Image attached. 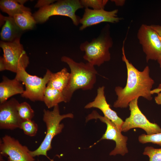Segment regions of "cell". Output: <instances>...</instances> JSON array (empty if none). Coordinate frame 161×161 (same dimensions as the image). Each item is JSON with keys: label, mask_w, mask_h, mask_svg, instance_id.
<instances>
[{"label": "cell", "mask_w": 161, "mask_h": 161, "mask_svg": "<svg viewBox=\"0 0 161 161\" xmlns=\"http://www.w3.org/2000/svg\"><path fill=\"white\" fill-rule=\"evenodd\" d=\"M43 113V120L46 126V135L39 147L34 151H30V153L34 157L43 155L49 159L47 152L52 148V140L61 132L64 127V124L60 123L61 121L65 118H73L74 115L72 113L61 114L58 105L55 106L52 111L44 109Z\"/></svg>", "instance_id": "cell-3"}, {"label": "cell", "mask_w": 161, "mask_h": 161, "mask_svg": "<svg viewBox=\"0 0 161 161\" xmlns=\"http://www.w3.org/2000/svg\"><path fill=\"white\" fill-rule=\"evenodd\" d=\"M0 8L2 11L7 13L9 16L12 17L25 11H30V8L18 3L16 0H0Z\"/></svg>", "instance_id": "cell-19"}, {"label": "cell", "mask_w": 161, "mask_h": 161, "mask_svg": "<svg viewBox=\"0 0 161 161\" xmlns=\"http://www.w3.org/2000/svg\"><path fill=\"white\" fill-rule=\"evenodd\" d=\"M5 23L0 33L1 39L3 41L11 42L20 38L21 30L17 25L13 17L1 16Z\"/></svg>", "instance_id": "cell-16"}, {"label": "cell", "mask_w": 161, "mask_h": 161, "mask_svg": "<svg viewBox=\"0 0 161 161\" xmlns=\"http://www.w3.org/2000/svg\"><path fill=\"white\" fill-rule=\"evenodd\" d=\"M52 73L49 70L47 69L44 77H39L30 75L25 69L19 67L16 73L15 78L25 85V89L21 94V96L33 102H43L44 91Z\"/></svg>", "instance_id": "cell-6"}, {"label": "cell", "mask_w": 161, "mask_h": 161, "mask_svg": "<svg viewBox=\"0 0 161 161\" xmlns=\"http://www.w3.org/2000/svg\"><path fill=\"white\" fill-rule=\"evenodd\" d=\"M70 77V73L64 68L58 72H52L47 86L63 92L68 85Z\"/></svg>", "instance_id": "cell-17"}, {"label": "cell", "mask_w": 161, "mask_h": 161, "mask_svg": "<svg viewBox=\"0 0 161 161\" xmlns=\"http://www.w3.org/2000/svg\"><path fill=\"white\" fill-rule=\"evenodd\" d=\"M38 129L37 124L32 120H22L20 127L25 134L30 137L35 136Z\"/></svg>", "instance_id": "cell-22"}, {"label": "cell", "mask_w": 161, "mask_h": 161, "mask_svg": "<svg viewBox=\"0 0 161 161\" xmlns=\"http://www.w3.org/2000/svg\"><path fill=\"white\" fill-rule=\"evenodd\" d=\"M55 0H40L38 1L37 3L35 6V7H40V8L50 5L55 2Z\"/></svg>", "instance_id": "cell-27"}, {"label": "cell", "mask_w": 161, "mask_h": 161, "mask_svg": "<svg viewBox=\"0 0 161 161\" xmlns=\"http://www.w3.org/2000/svg\"><path fill=\"white\" fill-rule=\"evenodd\" d=\"M113 41L109 32L104 29L100 35L89 42L86 41L80 46V50L84 52V59L94 66H100L111 59L109 49Z\"/></svg>", "instance_id": "cell-4"}, {"label": "cell", "mask_w": 161, "mask_h": 161, "mask_svg": "<svg viewBox=\"0 0 161 161\" xmlns=\"http://www.w3.org/2000/svg\"><path fill=\"white\" fill-rule=\"evenodd\" d=\"M105 88L103 86L99 87L94 100L86 104L84 108L89 109L94 108L99 109L104 116L114 123L121 131V127L124 121L118 116L116 112L110 108L107 103L105 95Z\"/></svg>", "instance_id": "cell-14"}, {"label": "cell", "mask_w": 161, "mask_h": 161, "mask_svg": "<svg viewBox=\"0 0 161 161\" xmlns=\"http://www.w3.org/2000/svg\"><path fill=\"white\" fill-rule=\"evenodd\" d=\"M0 161H5L3 158V157L1 155H0Z\"/></svg>", "instance_id": "cell-32"}, {"label": "cell", "mask_w": 161, "mask_h": 161, "mask_svg": "<svg viewBox=\"0 0 161 161\" xmlns=\"http://www.w3.org/2000/svg\"><path fill=\"white\" fill-rule=\"evenodd\" d=\"M143 154L149 157V161H161V148L147 146L145 148Z\"/></svg>", "instance_id": "cell-25"}, {"label": "cell", "mask_w": 161, "mask_h": 161, "mask_svg": "<svg viewBox=\"0 0 161 161\" xmlns=\"http://www.w3.org/2000/svg\"><path fill=\"white\" fill-rule=\"evenodd\" d=\"M6 67L3 57H0V71L6 70Z\"/></svg>", "instance_id": "cell-29"}, {"label": "cell", "mask_w": 161, "mask_h": 161, "mask_svg": "<svg viewBox=\"0 0 161 161\" xmlns=\"http://www.w3.org/2000/svg\"><path fill=\"white\" fill-rule=\"evenodd\" d=\"M61 61L66 63L70 69L68 85L63 92L66 103L69 102L77 90H91L96 81L97 71L95 66L88 62H77L67 56H63Z\"/></svg>", "instance_id": "cell-2"}, {"label": "cell", "mask_w": 161, "mask_h": 161, "mask_svg": "<svg viewBox=\"0 0 161 161\" xmlns=\"http://www.w3.org/2000/svg\"><path fill=\"white\" fill-rule=\"evenodd\" d=\"M118 12L117 9L108 11L104 9L96 10L85 8L83 16L80 20L81 26L79 30H83L87 27L103 22L118 23L122 20V18L118 17Z\"/></svg>", "instance_id": "cell-12"}, {"label": "cell", "mask_w": 161, "mask_h": 161, "mask_svg": "<svg viewBox=\"0 0 161 161\" xmlns=\"http://www.w3.org/2000/svg\"><path fill=\"white\" fill-rule=\"evenodd\" d=\"M25 145L8 135H5L0 141V154L7 157L8 161H35Z\"/></svg>", "instance_id": "cell-11"}, {"label": "cell", "mask_w": 161, "mask_h": 161, "mask_svg": "<svg viewBox=\"0 0 161 161\" xmlns=\"http://www.w3.org/2000/svg\"><path fill=\"white\" fill-rule=\"evenodd\" d=\"M138 139L141 143H151L161 146V132L150 135L142 134L139 136Z\"/></svg>", "instance_id": "cell-23"}, {"label": "cell", "mask_w": 161, "mask_h": 161, "mask_svg": "<svg viewBox=\"0 0 161 161\" xmlns=\"http://www.w3.org/2000/svg\"><path fill=\"white\" fill-rule=\"evenodd\" d=\"M97 119L106 124V129L104 134L97 142L103 140H112L115 142L116 146L110 153V156H115L117 154L124 156L128 152L127 146L128 137L122 134V132L113 122L105 116L100 115L95 110L93 111L87 115L86 118V121L92 119Z\"/></svg>", "instance_id": "cell-8"}, {"label": "cell", "mask_w": 161, "mask_h": 161, "mask_svg": "<svg viewBox=\"0 0 161 161\" xmlns=\"http://www.w3.org/2000/svg\"><path fill=\"white\" fill-rule=\"evenodd\" d=\"M137 98L129 105L130 116L126 118L121 127V131L127 132L130 129L139 128L143 129L148 135L161 132V128L157 124L151 122L142 112L138 105Z\"/></svg>", "instance_id": "cell-9"}, {"label": "cell", "mask_w": 161, "mask_h": 161, "mask_svg": "<svg viewBox=\"0 0 161 161\" xmlns=\"http://www.w3.org/2000/svg\"><path fill=\"white\" fill-rule=\"evenodd\" d=\"M14 98L0 104V129L13 130L20 129L22 120L17 109L19 103Z\"/></svg>", "instance_id": "cell-13"}, {"label": "cell", "mask_w": 161, "mask_h": 161, "mask_svg": "<svg viewBox=\"0 0 161 161\" xmlns=\"http://www.w3.org/2000/svg\"><path fill=\"white\" fill-rule=\"evenodd\" d=\"M13 17L17 25L22 31L32 29L36 23L30 11L17 14Z\"/></svg>", "instance_id": "cell-20"}, {"label": "cell", "mask_w": 161, "mask_h": 161, "mask_svg": "<svg viewBox=\"0 0 161 161\" xmlns=\"http://www.w3.org/2000/svg\"><path fill=\"white\" fill-rule=\"evenodd\" d=\"M49 160H50V161H54L53 160H51L50 159Z\"/></svg>", "instance_id": "cell-33"}, {"label": "cell", "mask_w": 161, "mask_h": 161, "mask_svg": "<svg viewBox=\"0 0 161 161\" xmlns=\"http://www.w3.org/2000/svg\"><path fill=\"white\" fill-rule=\"evenodd\" d=\"M124 43L125 41L122 49V59L126 64L127 70V81L124 88L117 86L115 88L117 96L113 106L115 108H127L132 100L140 97L148 100H151L152 98L151 89L154 83V80L149 75L148 66L140 71L129 62L125 54Z\"/></svg>", "instance_id": "cell-1"}, {"label": "cell", "mask_w": 161, "mask_h": 161, "mask_svg": "<svg viewBox=\"0 0 161 161\" xmlns=\"http://www.w3.org/2000/svg\"><path fill=\"white\" fill-rule=\"evenodd\" d=\"M43 102L49 109L61 102L66 103L62 92L47 86L44 91Z\"/></svg>", "instance_id": "cell-18"}, {"label": "cell", "mask_w": 161, "mask_h": 161, "mask_svg": "<svg viewBox=\"0 0 161 161\" xmlns=\"http://www.w3.org/2000/svg\"><path fill=\"white\" fill-rule=\"evenodd\" d=\"M19 115L22 120H31L34 116V112L27 102L19 103L17 107Z\"/></svg>", "instance_id": "cell-21"}, {"label": "cell", "mask_w": 161, "mask_h": 161, "mask_svg": "<svg viewBox=\"0 0 161 161\" xmlns=\"http://www.w3.org/2000/svg\"><path fill=\"white\" fill-rule=\"evenodd\" d=\"M0 47L3 52V58L6 70L16 73L20 67L26 69L29 64V60L20 38L13 41H1Z\"/></svg>", "instance_id": "cell-7"}, {"label": "cell", "mask_w": 161, "mask_h": 161, "mask_svg": "<svg viewBox=\"0 0 161 161\" xmlns=\"http://www.w3.org/2000/svg\"><path fill=\"white\" fill-rule=\"evenodd\" d=\"M157 61L161 68V56ZM151 93L152 95L154 93L157 94V96L155 97L154 100L156 103L161 105V83L157 88L151 90Z\"/></svg>", "instance_id": "cell-26"}, {"label": "cell", "mask_w": 161, "mask_h": 161, "mask_svg": "<svg viewBox=\"0 0 161 161\" xmlns=\"http://www.w3.org/2000/svg\"><path fill=\"white\" fill-rule=\"evenodd\" d=\"M23 85L16 78L10 79L5 76L0 83V104L7 101L10 97L24 91Z\"/></svg>", "instance_id": "cell-15"}, {"label": "cell", "mask_w": 161, "mask_h": 161, "mask_svg": "<svg viewBox=\"0 0 161 161\" xmlns=\"http://www.w3.org/2000/svg\"><path fill=\"white\" fill-rule=\"evenodd\" d=\"M81 4L85 8L90 7L94 10L104 9L108 0H80Z\"/></svg>", "instance_id": "cell-24"}, {"label": "cell", "mask_w": 161, "mask_h": 161, "mask_svg": "<svg viewBox=\"0 0 161 161\" xmlns=\"http://www.w3.org/2000/svg\"><path fill=\"white\" fill-rule=\"evenodd\" d=\"M137 37L145 54L146 60H157L161 56V37L150 25L142 24Z\"/></svg>", "instance_id": "cell-10"}, {"label": "cell", "mask_w": 161, "mask_h": 161, "mask_svg": "<svg viewBox=\"0 0 161 161\" xmlns=\"http://www.w3.org/2000/svg\"><path fill=\"white\" fill-rule=\"evenodd\" d=\"M16 1L18 3L22 5H23L25 2L27 1V0H16Z\"/></svg>", "instance_id": "cell-31"}, {"label": "cell", "mask_w": 161, "mask_h": 161, "mask_svg": "<svg viewBox=\"0 0 161 161\" xmlns=\"http://www.w3.org/2000/svg\"><path fill=\"white\" fill-rule=\"evenodd\" d=\"M150 26L153 29L157 32L161 37V25H151Z\"/></svg>", "instance_id": "cell-28"}, {"label": "cell", "mask_w": 161, "mask_h": 161, "mask_svg": "<svg viewBox=\"0 0 161 161\" xmlns=\"http://www.w3.org/2000/svg\"><path fill=\"white\" fill-rule=\"evenodd\" d=\"M80 0H58L56 2L41 7L34 13L33 16L36 23H42L53 16L69 17L76 26L80 24V18L76 14V11L83 8Z\"/></svg>", "instance_id": "cell-5"}, {"label": "cell", "mask_w": 161, "mask_h": 161, "mask_svg": "<svg viewBox=\"0 0 161 161\" xmlns=\"http://www.w3.org/2000/svg\"><path fill=\"white\" fill-rule=\"evenodd\" d=\"M114 3L115 5L117 6H122L125 3V0H113L111 1Z\"/></svg>", "instance_id": "cell-30"}]
</instances>
